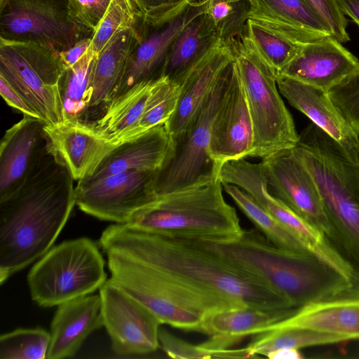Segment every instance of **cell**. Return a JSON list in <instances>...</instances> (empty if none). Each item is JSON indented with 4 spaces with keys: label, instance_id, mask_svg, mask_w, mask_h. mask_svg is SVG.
Masks as SVG:
<instances>
[{
    "label": "cell",
    "instance_id": "2",
    "mask_svg": "<svg viewBox=\"0 0 359 359\" xmlns=\"http://www.w3.org/2000/svg\"><path fill=\"white\" fill-rule=\"evenodd\" d=\"M74 180L50 144L20 189L0 201V284L52 247L76 205Z\"/></svg>",
    "mask_w": 359,
    "mask_h": 359
},
{
    "label": "cell",
    "instance_id": "40",
    "mask_svg": "<svg viewBox=\"0 0 359 359\" xmlns=\"http://www.w3.org/2000/svg\"><path fill=\"white\" fill-rule=\"evenodd\" d=\"M329 26L332 36L346 43L350 41L346 31L348 20L336 0H306Z\"/></svg>",
    "mask_w": 359,
    "mask_h": 359
},
{
    "label": "cell",
    "instance_id": "1",
    "mask_svg": "<svg viewBox=\"0 0 359 359\" xmlns=\"http://www.w3.org/2000/svg\"><path fill=\"white\" fill-rule=\"evenodd\" d=\"M100 240L210 297L242 306L292 308L283 296L260 278L182 237L115 223L104 230Z\"/></svg>",
    "mask_w": 359,
    "mask_h": 359
},
{
    "label": "cell",
    "instance_id": "11",
    "mask_svg": "<svg viewBox=\"0 0 359 359\" xmlns=\"http://www.w3.org/2000/svg\"><path fill=\"white\" fill-rule=\"evenodd\" d=\"M93 32L69 13V0H0V39L36 43L56 53Z\"/></svg>",
    "mask_w": 359,
    "mask_h": 359
},
{
    "label": "cell",
    "instance_id": "46",
    "mask_svg": "<svg viewBox=\"0 0 359 359\" xmlns=\"http://www.w3.org/2000/svg\"><path fill=\"white\" fill-rule=\"evenodd\" d=\"M266 357L270 359H302L303 355L299 349L285 348L271 351Z\"/></svg>",
    "mask_w": 359,
    "mask_h": 359
},
{
    "label": "cell",
    "instance_id": "30",
    "mask_svg": "<svg viewBox=\"0 0 359 359\" xmlns=\"http://www.w3.org/2000/svg\"><path fill=\"white\" fill-rule=\"evenodd\" d=\"M96 56L90 47L74 65L64 70L60 91L65 121L89 123L91 75Z\"/></svg>",
    "mask_w": 359,
    "mask_h": 359
},
{
    "label": "cell",
    "instance_id": "4",
    "mask_svg": "<svg viewBox=\"0 0 359 359\" xmlns=\"http://www.w3.org/2000/svg\"><path fill=\"white\" fill-rule=\"evenodd\" d=\"M312 175L332 224L334 245L359 269V160L313 123L294 147Z\"/></svg>",
    "mask_w": 359,
    "mask_h": 359
},
{
    "label": "cell",
    "instance_id": "31",
    "mask_svg": "<svg viewBox=\"0 0 359 359\" xmlns=\"http://www.w3.org/2000/svg\"><path fill=\"white\" fill-rule=\"evenodd\" d=\"M345 341L344 338L332 334L299 327H287L270 330L255 334L243 349L249 358L257 355L266 357L269 352L277 349H300Z\"/></svg>",
    "mask_w": 359,
    "mask_h": 359
},
{
    "label": "cell",
    "instance_id": "12",
    "mask_svg": "<svg viewBox=\"0 0 359 359\" xmlns=\"http://www.w3.org/2000/svg\"><path fill=\"white\" fill-rule=\"evenodd\" d=\"M156 171L128 170L92 182L78 181L76 205L100 219L126 224L156 196L153 189Z\"/></svg>",
    "mask_w": 359,
    "mask_h": 359
},
{
    "label": "cell",
    "instance_id": "14",
    "mask_svg": "<svg viewBox=\"0 0 359 359\" xmlns=\"http://www.w3.org/2000/svg\"><path fill=\"white\" fill-rule=\"evenodd\" d=\"M99 295L103 326L116 354L145 355L159 348L158 331L161 324L147 307L110 278L99 289Z\"/></svg>",
    "mask_w": 359,
    "mask_h": 359
},
{
    "label": "cell",
    "instance_id": "19",
    "mask_svg": "<svg viewBox=\"0 0 359 359\" xmlns=\"http://www.w3.org/2000/svg\"><path fill=\"white\" fill-rule=\"evenodd\" d=\"M287 327L332 334L346 341L359 340V289L350 287L295 308L290 316L264 332Z\"/></svg>",
    "mask_w": 359,
    "mask_h": 359
},
{
    "label": "cell",
    "instance_id": "44",
    "mask_svg": "<svg viewBox=\"0 0 359 359\" xmlns=\"http://www.w3.org/2000/svg\"><path fill=\"white\" fill-rule=\"evenodd\" d=\"M91 38L83 39L67 50L58 54L65 69L72 67L83 56L90 48Z\"/></svg>",
    "mask_w": 359,
    "mask_h": 359
},
{
    "label": "cell",
    "instance_id": "20",
    "mask_svg": "<svg viewBox=\"0 0 359 359\" xmlns=\"http://www.w3.org/2000/svg\"><path fill=\"white\" fill-rule=\"evenodd\" d=\"M248 20L299 46L332 36L306 0H251Z\"/></svg>",
    "mask_w": 359,
    "mask_h": 359
},
{
    "label": "cell",
    "instance_id": "42",
    "mask_svg": "<svg viewBox=\"0 0 359 359\" xmlns=\"http://www.w3.org/2000/svg\"><path fill=\"white\" fill-rule=\"evenodd\" d=\"M158 340L162 350L170 358H212L210 353L202 348L199 344L187 342L162 327L159 328Z\"/></svg>",
    "mask_w": 359,
    "mask_h": 359
},
{
    "label": "cell",
    "instance_id": "36",
    "mask_svg": "<svg viewBox=\"0 0 359 359\" xmlns=\"http://www.w3.org/2000/svg\"><path fill=\"white\" fill-rule=\"evenodd\" d=\"M50 332L41 328L17 329L0 337V359H44Z\"/></svg>",
    "mask_w": 359,
    "mask_h": 359
},
{
    "label": "cell",
    "instance_id": "17",
    "mask_svg": "<svg viewBox=\"0 0 359 359\" xmlns=\"http://www.w3.org/2000/svg\"><path fill=\"white\" fill-rule=\"evenodd\" d=\"M358 68V58L341 42L329 36L301 46L278 75L328 93Z\"/></svg>",
    "mask_w": 359,
    "mask_h": 359
},
{
    "label": "cell",
    "instance_id": "25",
    "mask_svg": "<svg viewBox=\"0 0 359 359\" xmlns=\"http://www.w3.org/2000/svg\"><path fill=\"white\" fill-rule=\"evenodd\" d=\"M102 326L99 294H88L59 304L50 324L47 358L74 356L86 339Z\"/></svg>",
    "mask_w": 359,
    "mask_h": 359
},
{
    "label": "cell",
    "instance_id": "45",
    "mask_svg": "<svg viewBox=\"0 0 359 359\" xmlns=\"http://www.w3.org/2000/svg\"><path fill=\"white\" fill-rule=\"evenodd\" d=\"M345 15L349 16L359 27V0H336Z\"/></svg>",
    "mask_w": 359,
    "mask_h": 359
},
{
    "label": "cell",
    "instance_id": "43",
    "mask_svg": "<svg viewBox=\"0 0 359 359\" xmlns=\"http://www.w3.org/2000/svg\"><path fill=\"white\" fill-rule=\"evenodd\" d=\"M0 93L9 106L20 111L24 115L39 118L22 95L1 76H0Z\"/></svg>",
    "mask_w": 359,
    "mask_h": 359
},
{
    "label": "cell",
    "instance_id": "27",
    "mask_svg": "<svg viewBox=\"0 0 359 359\" xmlns=\"http://www.w3.org/2000/svg\"><path fill=\"white\" fill-rule=\"evenodd\" d=\"M295 308L266 309L241 306L213 311L203 318L201 332L218 349H228L248 336L263 332L290 316Z\"/></svg>",
    "mask_w": 359,
    "mask_h": 359
},
{
    "label": "cell",
    "instance_id": "24",
    "mask_svg": "<svg viewBox=\"0 0 359 359\" xmlns=\"http://www.w3.org/2000/svg\"><path fill=\"white\" fill-rule=\"evenodd\" d=\"M50 144L74 180L89 176L117 144L100 137L90 123L68 121L45 125Z\"/></svg>",
    "mask_w": 359,
    "mask_h": 359
},
{
    "label": "cell",
    "instance_id": "28",
    "mask_svg": "<svg viewBox=\"0 0 359 359\" xmlns=\"http://www.w3.org/2000/svg\"><path fill=\"white\" fill-rule=\"evenodd\" d=\"M221 43L218 32L207 15H198L172 42L161 76L178 83Z\"/></svg>",
    "mask_w": 359,
    "mask_h": 359
},
{
    "label": "cell",
    "instance_id": "41",
    "mask_svg": "<svg viewBox=\"0 0 359 359\" xmlns=\"http://www.w3.org/2000/svg\"><path fill=\"white\" fill-rule=\"evenodd\" d=\"M111 0H69V13L80 25L94 32Z\"/></svg>",
    "mask_w": 359,
    "mask_h": 359
},
{
    "label": "cell",
    "instance_id": "10",
    "mask_svg": "<svg viewBox=\"0 0 359 359\" xmlns=\"http://www.w3.org/2000/svg\"><path fill=\"white\" fill-rule=\"evenodd\" d=\"M233 61L226 67L189 128L170 137L168 153L154 178L156 195L217 178L218 169L209 152L211 126Z\"/></svg>",
    "mask_w": 359,
    "mask_h": 359
},
{
    "label": "cell",
    "instance_id": "37",
    "mask_svg": "<svg viewBox=\"0 0 359 359\" xmlns=\"http://www.w3.org/2000/svg\"><path fill=\"white\" fill-rule=\"evenodd\" d=\"M141 19L132 0H111L92 36V51L97 55L114 36L134 27Z\"/></svg>",
    "mask_w": 359,
    "mask_h": 359
},
{
    "label": "cell",
    "instance_id": "35",
    "mask_svg": "<svg viewBox=\"0 0 359 359\" xmlns=\"http://www.w3.org/2000/svg\"><path fill=\"white\" fill-rule=\"evenodd\" d=\"M245 36L276 76L296 55L301 46L271 32L248 20Z\"/></svg>",
    "mask_w": 359,
    "mask_h": 359
},
{
    "label": "cell",
    "instance_id": "16",
    "mask_svg": "<svg viewBox=\"0 0 359 359\" xmlns=\"http://www.w3.org/2000/svg\"><path fill=\"white\" fill-rule=\"evenodd\" d=\"M45 125L39 118L24 115L5 133L0 145V201L20 189L49 149Z\"/></svg>",
    "mask_w": 359,
    "mask_h": 359
},
{
    "label": "cell",
    "instance_id": "21",
    "mask_svg": "<svg viewBox=\"0 0 359 359\" xmlns=\"http://www.w3.org/2000/svg\"><path fill=\"white\" fill-rule=\"evenodd\" d=\"M144 26L141 19L134 27L117 34L95 57L91 75L90 123L119 94L130 55L142 38Z\"/></svg>",
    "mask_w": 359,
    "mask_h": 359
},
{
    "label": "cell",
    "instance_id": "23",
    "mask_svg": "<svg viewBox=\"0 0 359 359\" xmlns=\"http://www.w3.org/2000/svg\"><path fill=\"white\" fill-rule=\"evenodd\" d=\"M233 59L232 46L222 42L178 82L180 86L178 104L175 113L165 123L171 137L189 128Z\"/></svg>",
    "mask_w": 359,
    "mask_h": 359
},
{
    "label": "cell",
    "instance_id": "8",
    "mask_svg": "<svg viewBox=\"0 0 359 359\" xmlns=\"http://www.w3.org/2000/svg\"><path fill=\"white\" fill-rule=\"evenodd\" d=\"M104 264L98 246L88 238L52 247L28 273L32 299L51 307L90 294L107 280Z\"/></svg>",
    "mask_w": 359,
    "mask_h": 359
},
{
    "label": "cell",
    "instance_id": "13",
    "mask_svg": "<svg viewBox=\"0 0 359 359\" xmlns=\"http://www.w3.org/2000/svg\"><path fill=\"white\" fill-rule=\"evenodd\" d=\"M262 159L260 163L269 192L318 228L333 243L334 231L317 185L294 147L278 151Z\"/></svg>",
    "mask_w": 359,
    "mask_h": 359
},
{
    "label": "cell",
    "instance_id": "33",
    "mask_svg": "<svg viewBox=\"0 0 359 359\" xmlns=\"http://www.w3.org/2000/svg\"><path fill=\"white\" fill-rule=\"evenodd\" d=\"M203 9L222 42L232 46L245 35L251 0H193Z\"/></svg>",
    "mask_w": 359,
    "mask_h": 359
},
{
    "label": "cell",
    "instance_id": "38",
    "mask_svg": "<svg viewBox=\"0 0 359 359\" xmlns=\"http://www.w3.org/2000/svg\"><path fill=\"white\" fill-rule=\"evenodd\" d=\"M328 95L359 135V68L332 88Z\"/></svg>",
    "mask_w": 359,
    "mask_h": 359
},
{
    "label": "cell",
    "instance_id": "18",
    "mask_svg": "<svg viewBox=\"0 0 359 359\" xmlns=\"http://www.w3.org/2000/svg\"><path fill=\"white\" fill-rule=\"evenodd\" d=\"M276 82L279 92L292 106L338 143L353 161H358L359 135L327 92L283 75H278Z\"/></svg>",
    "mask_w": 359,
    "mask_h": 359
},
{
    "label": "cell",
    "instance_id": "26",
    "mask_svg": "<svg viewBox=\"0 0 359 359\" xmlns=\"http://www.w3.org/2000/svg\"><path fill=\"white\" fill-rule=\"evenodd\" d=\"M170 136L165 124L116 145L83 182H92L109 175L133 170H157L170 149Z\"/></svg>",
    "mask_w": 359,
    "mask_h": 359
},
{
    "label": "cell",
    "instance_id": "32",
    "mask_svg": "<svg viewBox=\"0 0 359 359\" xmlns=\"http://www.w3.org/2000/svg\"><path fill=\"white\" fill-rule=\"evenodd\" d=\"M222 184L224 191L240 210L272 243L287 250L308 252L296 236L266 211L250 195L234 184Z\"/></svg>",
    "mask_w": 359,
    "mask_h": 359
},
{
    "label": "cell",
    "instance_id": "5",
    "mask_svg": "<svg viewBox=\"0 0 359 359\" xmlns=\"http://www.w3.org/2000/svg\"><path fill=\"white\" fill-rule=\"evenodd\" d=\"M99 244L107 258L111 280L147 307L161 324L201 332L206 314L241 307L188 287L108 242L99 240Z\"/></svg>",
    "mask_w": 359,
    "mask_h": 359
},
{
    "label": "cell",
    "instance_id": "22",
    "mask_svg": "<svg viewBox=\"0 0 359 359\" xmlns=\"http://www.w3.org/2000/svg\"><path fill=\"white\" fill-rule=\"evenodd\" d=\"M203 13V8L192 1L163 24L151 26L144 23L142 38L130 55L119 94L137 83L160 77L172 42L187 25Z\"/></svg>",
    "mask_w": 359,
    "mask_h": 359
},
{
    "label": "cell",
    "instance_id": "29",
    "mask_svg": "<svg viewBox=\"0 0 359 359\" xmlns=\"http://www.w3.org/2000/svg\"><path fill=\"white\" fill-rule=\"evenodd\" d=\"M155 79L137 83L114 98L101 115L90 123L96 133L114 144L132 139Z\"/></svg>",
    "mask_w": 359,
    "mask_h": 359
},
{
    "label": "cell",
    "instance_id": "15",
    "mask_svg": "<svg viewBox=\"0 0 359 359\" xmlns=\"http://www.w3.org/2000/svg\"><path fill=\"white\" fill-rule=\"evenodd\" d=\"M253 142L252 120L234 59L211 126L209 152L218 171L227 161L250 157Z\"/></svg>",
    "mask_w": 359,
    "mask_h": 359
},
{
    "label": "cell",
    "instance_id": "34",
    "mask_svg": "<svg viewBox=\"0 0 359 359\" xmlns=\"http://www.w3.org/2000/svg\"><path fill=\"white\" fill-rule=\"evenodd\" d=\"M180 94L178 83L165 76L156 79L147 107L132 139L155 126L165 124L176 110Z\"/></svg>",
    "mask_w": 359,
    "mask_h": 359
},
{
    "label": "cell",
    "instance_id": "9",
    "mask_svg": "<svg viewBox=\"0 0 359 359\" xmlns=\"http://www.w3.org/2000/svg\"><path fill=\"white\" fill-rule=\"evenodd\" d=\"M58 53L43 46L0 39V76L25 100L46 125L65 121Z\"/></svg>",
    "mask_w": 359,
    "mask_h": 359
},
{
    "label": "cell",
    "instance_id": "3",
    "mask_svg": "<svg viewBox=\"0 0 359 359\" xmlns=\"http://www.w3.org/2000/svg\"><path fill=\"white\" fill-rule=\"evenodd\" d=\"M182 237L260 278L293 308L353 287L311 254L278 247L255 229H243L233 237Z\"/></svg>",
    "mask_w": 359,
    "mask_h": 359
},
{
    "label": "cell",
    "instance_id": "39",
    "mask_svg": "<svg viewBox=\"0 0 359 359\" xmlns=\"http://www.w3.org/2000/svg\"><path fill=\"white\" fill-rule=\"evenodd\" d=\"M143 22L155 26L180 13L193 0H132Z\"/></svg>",
    "mask_w": 359,
    "mask_h": 359
},
{
    "label": "cell",
    "instance_id": "6",
    "mask_svg": "<svg viewBox=\"0 0 359 359\" xmlns=\"http://www.w3.org/2000/svg\"><path fill=\"white\" fill-rule=\"evenodd\" d=\"M222 190V182L217 177L156 195L126 224L146 231L171 236H236L243 229L235 208L224 200Z\"/></svg>",
    "mask_w": 359,
    "mask_h": 359
},
{
    "label": "cell",
    "instance_id": "7",
    "mask_svg": "<svg viewBox=\"0 0 359 359\" xmlns=\"http://www.w3.org/2000/svg\"><path fill=\"white\" fill-rule=\"evenodd\" d=\"M232 49L252 123L250 157L262 158L294 147L299 135L279 93L275 71L245 35L233 43Z\"/></svg>",
    "mask_w": 359,
    "mask_h": 359
}]
</instances>
